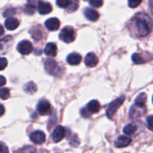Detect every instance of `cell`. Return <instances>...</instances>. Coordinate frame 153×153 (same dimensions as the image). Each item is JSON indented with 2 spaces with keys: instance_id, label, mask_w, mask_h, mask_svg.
<instances>
[{
  "instance_id": "obj_25",
  "label": "cell",
  "mask_w": 153,
  "mask_h": 153,
  "mask_svg": "<svg viewBox=\"0 0 153 153\" xmlns=\"http://www.w3.org/2000/svg\"><path fill=\"white\" fill-rule=\"evenodd\" d=\"M56 3L58 7L66 8V7H70L71 1L70 0H56Z\"/></svg>"
},
{
  "instance_id": "obj_39",
  "label": "cell",
  "mask_w": 153,
  "mask_h": 153,
  "mask_svg": "<svg viewBox=\"0 0 153 153\" xmlns=\"http://www.w3.org/2000/svg\"><path fill=\"white\" fill-rule=\"evenodd\" d=\"M152 102H153V97H152Z\"/></svg>"
},
{
  "instance_id": "obj_17",
  "label": "cell",
  "mask_w": 153,
  "mask_h": 153,
  "mask_svg": "<svg viewBox=\"0 0 153 153\" xmlns=\"http://www.w3.org/2000/svg\"><path fill=\"white\" fill-rule=\"evenodd\" d=\"M44 52L46 55L50 57H55L57 54V46L54 43H49L45 47Z\"/></svg>"
},
{
  "instance_id": "obj_14",
  "label": "cell",
  "mask_w": 153,
  "mask_h": 153,
  "mask_svg": "<svg viewBox=\"0 0 153 153\" xmlns=\"http://www.w3.org/2000/svg\"><path fill=\"white\" fill-rule=\"evenodd\" d=\"M84 13H85V17L88 20L92 21V22L97 21L99 19V17H100V14H99L98 12L92 8H86L85 10Z\"/></svg>"
},
{
  "instance_id": "obj_38",
  "label": "cell",
  "mask_w": 153,
  "mask_h": 153,
  "mask_svg": "<svg viewBox=\"0 0 153 153\" xmlns=\"http://www.w3.org/2000/svg\"><path fill=\"white\" fill-rule=\"evenodd\" d=\"M149 5H150L151 10H152V12L153 13V0H150V1H149Z\"/></svg>"
},
{
  "instance_id": "obj_21",
  "label": "cell",
  "mask_w": 153,
  "mask_h": 153,
  "mask_svg": "<svg viewBox=\"0 0 153 153\" xmlns=\"http://www.w3.org/2000/svg\"><path fill=\"white\" fill-rule=\"evenodd\" d=\"M31 37L36 40H40L42 38V31L40 28H33L31 31Z\"/></svg>"
},
{
  "instance_id": "obj_13",
  "label": "cell",
  "mask_w": 153,
  "mask_h": 153,
  "mask_svg": "<svg viewBox=\"0 0 153 153\" xmlns=\"http://www.w3.org/2000/svg\"><path fill=\"white\" fill-rule=\"evenodd\" d=\"M37 10L40 14H47L52 10V7L49 3L40 1L37 4Z\"/></svg>"
},
{
  "instance_id": "obj_27",
  "label": "cell",
  "mask_w": 153,
  "mask_h": 153,
  "mask_svg": "<svg viewBox=\"0 0 153 153\" xmlns=\"http://www.w3.org/2000/svg\"><path fill=\"white\" fill-rule=\"evenodd\" d=\"M90 4L94 7H100L102 5L103 0H89Z\"/></svg>"
},
{
  "instance_id": "obj_33",
  "label": "cell",
  "mask_w": 153,
  "mask_h": 153,
  "mask_svg": "<svg viewBox=\"0 0 153 153\" xmlns=\"http://www.w3.org/2000/svg\"><path fill=\"white\" fill-rule=\"evenodd\" d=\"M147 127L149 130L153 131V115H150L147 117Z\"/></svg>"
},
{
  "instance_id": "obj_24",
  "label": "cell",
  "mask_w": 153,
  "mask_h": 153,
  "mask_svg": "<svg viewBox=\"0 0 153 153\" xmlns=\"http://www.w3.org/2000/svg\"><path fill=\"white\" fill-rule=\"evenodd\" d=\"M10 97V91L7 88H1L0 89V98L1 100H7Z\"/></svg>"
},
{
  "instance_id": "obj_3",
  "label": "cell",
  "mask_w": 153,
  "mask_h": 153,
  "mask_svg": "<svg viewBox=\"0 0 153 153\" xmlns=\"http://www.w3.org/2000/svg\"><path fill=\"white\" fill-rule=\"evenodd\" d=\"M124 100H125V97L122 96V97L114 100L113 102H111L109 104L108 108L107 111H106V115H107V117L109 119H111L113 117L114 115L117 112V111L118 110V108L123 105Z\"/></svg>"
},
{
  "instance_id": "obj_18",
  "label": "cell",
  "mask_w": 153,
  "mask_h": 153,
  "mask_svg": "<svg viewBox=\"0 0 153 153\" xmlns=\"http://www.w3.org/2000/svg\"><path fill=\"white\" fill-rule=\"evenodd\" d=\"M88 110L90 111L91 114L94 113H98L100 111L101 106H100V102L97 100H91L87 105Z\"/></svg>"
},
{
  "instance_id": "obj_35",
  "label": "cell",
  "mask_w": 153,
  "mask_h": 153,
  "mask_svg": "<svg viewBox=\"0 0 153 153\" xmlns=\"http://www.w3.org/2000/svg\"><path fill=\"white\" fill-rule=\"evenodd\" d=\"M6 84V79L3 76H0V87L4 86Z\"/></svg>"
},
{
  "instance_id": "obj_10",
  "label": "cell",
  "mask_w": 153,
  "mask_h": 153,
  "mask_svg": "<svg viewBox=\"0 0 153 153\" xmlns=\"http://www.w3.org/2000/svg\"><path fill=\"white\" fill-rule=\"evenodd\" d=\"M144 107L145 106H140L138 105L134 104V105L131 107V108L130 109V118H131V119H135V118H137L141 116L143 114V112H144V111H143Z\"/></svg>"
},
{
  "instance_id": "obj_7",
  "label": "cell",
  "mask_w": 153,
  "mask_h": 153,
  "mask_svg": "<svg viewBox=\"0 0 153 153\" xmlns=\"http://www.w3.org/2000/svg\"><path fill=\"white\" fill-rule=\"evenodd\" d=\"M66 134V130L61 126H58L52 132V140L55 143H58L63 140Z\"/></svg>"
},
{
  "instance_id": "obj_36",
  "label": "cell",
  "mask_w": 153,
  "mask_h": 153,
  "mask_svg": "<svg viewBox=\"0 0 153 153\" xmlns=\"http://www.w3.org/2000/svg\"><path fill=\"white\" fill-rule=\"evenodd\" d=\"M4 113V108L2 105H0V117L2 116Z\"/></svg>"
},
{
  "instance_id": "obj_26",
  "label": "cell",
  "mask_w": 153,
  "mask_h": 153,
  "mask_svg": "<svg viewBox=\"0 0 153 153\" xmlns=\"http://www.w3.org/2000/svg\"><path fill=\"white\" fill-rule=\"evenodd\" d=\"M25 12L27 14H33L34 12V5L31 2L27 4L25 7Z\"/></svg>"
},
{
  "instance_id": "obj_37",
  "label": "cell",
  "mask_w": 153,
  "mask_h": 153,
  "mask_svg": "<svg viewBox=\"0 0 153 153\" xmlns=\"http://www.w3.org/2000/svg\"><path fill=\"white\" fill-rule=\"evenodd\" d=\"M3 34H4V28H3V27L0 25V36L2 35Z\"/></svg>"
},
{
  "instance_id": "obj_30",
  "label": "cell",
  "mask_w": 153,
  "mask_h": 153,
  "mask_svg": "<svg viewBox=\"0 0 153 153\" xmlns=\"http://www.w3.org/2000/svg\"><path fill=\"white\" fill-rule=\"evenodd\" d=\"M78 1H79V0H72L71 4L69 7V11L73 12L78 8Z\"/></svg>"
},
{
  "instance_id": "obj_29",
  "label": "cell",
  "mask_w": 153,
  "mask_h": 153,
  "mask_svg": "<svg viewBox=\"0 0 153 153\" xmlns=\"http://www.w3.org/2000/svg\"><path fill=\"white\" fill-rule=\"evenodd\" d=\"M16 13V10L13 8H8L4 12V16L5 17H8V18H11L12 16Z\"/></svg>"
},
{
  "instance_id": "obj_2",
  "label": "cell",
  "mask_w": 153,
  "mask_h": 153,
  "mask_svg": "<svg viewBox=\"0 0 153 153\" xmlns=\"http://www.w3.org/2000/svg\"><path fill=\"white\" fill-rule=\"evenodd\" d=\"M59 38L67 43L74 41L76 39V33L74 29L70 26L64 27L60 32Z\"/></svg>"
},
{
  "instance_id": "obj_16",
  "label": "cell",
  "mask_w": 153,
  "mask_h": 153,
  "mask_svg": "<svg viewBox=\"0 0 153 153\" xmlns=\"http://www.w3.org/2000/svg\"><path fill=\"white\" fill-rule=\"evenodd\" d=\"M67 61L70 65H79L82 61V56L78 53H71L67 56Z\"/></svg>"
},
{
  "instance_id": "obj_4",
  "label": "cell",
  "mask_w": 153,
  "mask_h": 153,
  "mask_svg": "<svg viewBox=\"0 0 153 153\" xmlns=\"http://www.w3.org/2000/svg\"><path fill=\"white\" fill-rule=\"evenodd\" d=\"M44 67L46 71L49 74L55 76H59L61 69H60L58 63L55 60L52 59V58H49V59L46 60L44 63Z\"/></svg>"
},
{
  "instance_id": "obj_8",
  "label": "cell",
  "mask_w": 153,
  "mask_h": 153,
  "mask_svg": "<svg viewBox=\"0 0 153 153\" xmlns=\"http://www.w3.org/2000/svg\"><path fill=\"white\" fill-rule=\"evenodd\" d=\"M30 140L34 143L41 144L46 140V135L41 131H35L30 134Z\"/></svg>"
},
{
  "instance_id": "obj_19",
  "label": "cell",
  "mask_w": 153,
  "mask_h": 153,
  "mask_svg": "<svg viewBox=\"0 0 153 153\" xmlns=\"http://www.w3.org/2000/svg\"><path fill=\"white\" fill-rule=\"evenodd\" d=\"M146 99H147L146 94L145 93H141L135 99V104L140 106H144L146 102Z\"/></svg>"
},
{
  "instance_id": "obj_34",
  "label": "cell",
  "mask_w": 153,
  "mask_h": 153,
  "mask_svg": "<svg viewBox=\"0 0 153 153\" xmlns=\"http://www.w3.org/2000/svg\"><path fill=\"white\" fill-rule=\"evenodd\" d=\"M0 153H9L7 146L1 141H0Z\"/></svg>"
},
{
  "instance_id": "obj_5",
  "label": "cell",
  "mask_w": 153,
  "mask_h": 153,
  "mask_svg": "<svg viewBox=\"0 0 153 153\" xmlns=\"http://www.w3.org/2000/svg\"><path fill=\"white\" fill-rule=\"evenodd\" d=\"M37 111L40 115H47L51 113L52 107H51L50 103L46 100H40L38 102L37 106Z\"/></svg>"
},
{
  "instance_id": "obj_12",
  "label": "cell",
  "mask_w": 153,
  "mask_h": 153,
  "mask_svg": "<svg viewBox=\"0 0 153 153\" xmlns=\"http://www.w3.org/2000/svg\"><path fill=\"white\" fill-rule=\"evenodd\" d=\"M99 59L97 58V55H95L93 52H91V53H88V55H86L85 59V63L88 67H94L98 64Z\"/></svg>"
},
{
  "instance_id": "obj_28",
  "label": "cell",
  "mask_w": 153,
  "mask_h": 153,
  "mask_svg": "<svg viewBox=\"0 0 153 153\" xmlns=\"http://www.w3.org/2000/svg\"><path fill=\"white\" fill-rule=\"evenodd\" d=\"M141 1L142 0H128V6L131 8H135L140 5Z\"/></svg>"
},
{
  "instance_id": "obj_20",
  "label": "cell",
  "mask_w": 153,
  "mask_h": 153,
  "mask_svg": "<svg viewBox=\"0 0 153 153\" xmlns=\"http://www.w3.org/2000/svg\"><path fill=\"white\" fill-rule=\"evenodd\" d=\"M136 131H137V126L133 124H128L123 128V132L126 135H131Z\"/></svg>"
},
{
  "instance_id": "obj_23",
  "label": "cell",
  "mask_w": 153,
  "mask_h": 153,
  "mask_svg": "<svg viewBox=\"0 0 153 153\" xmlns=\"http://www.w3.org/2000/svg\"><path fill=\"white\" fill-rule=\"evenodd\" d=\"M131 58H132V61L134 64H140L144 63V61H143V58H142L141 55L138 53H134L131 56Z\"/></svg>"
},
{
  "instance_id": "obj_22",
  "label": "cell",
  "mask_w": 153,
  "mask_h": 153,
  "mask_svg": "<svg viewBox=\"0 0 153 153\" xmlns=\"http://www.w3.org/2000/svg\"><path fill=\"white\" fill-rule=\"evenodd\" d=\"M25 91L28 94H33L37 91V86L34 82H29L25 87Z\"/></svg>"
},
{
  "instance_id": "obj_15",
  "label": "cell",
  "mask_w": 153,
  "mask_h": 153,
  "mask_svg": "<svg viewBox=\"0 0 153 153\" xmlns=\"http://www.w3.org/2000/svg\"><path fill=\"white\" fill-rule=\"evenodd\" d=\"M4 25H5L7 29L13 31V30H15L18 28V26L19 25V22L16 18H7L4 22Z\"/></svg>"
},
{
  "instance_id": "obj_9",
  "label": "cell",
  "mask_w": 153,
  "mask_h": 153,
  "mask_svg": "<svg viewBox=\"0 0 153 153\" xmlns=\"http://www.w3.org/2000/svg\"><path fill=\"white\" fill-rule=\"evenodd\" d=\"M131 143V139L126 135H120L115 140L114 145L117 148H123L128 146Z\"/></svg>"
},
{
  "instance_id": "obj_1",
  "label": "cell",
  "mask_w": 153,
  "mask_h": 153,
  "mask_svg": "<svg viewBox=\"0 0 153 153\" xmlns=\"http://www.w3.org/2000/svg\"><path fill=\"white\" fill-rule=\"evenodd\" d=\"M136 33L139 37H145L150 33L153 26L152 19L146 13H137L132 19Z\"/></svg>"
},
{
  "instance_id": "obj_6",
  "label": "cell",
  "mask_w": 153,
  "mask_h": 153,
  "mask_svg": "<svg viewBox=\"0 0 153 153\" xmlns=\"http://www.w3.org/2000/svg\"><path fill=\"white\" fill-rule=\"evenodd\" d=\"M17 50L22 55H28L33 50V46L28 40H22L17 45Z\"/></svg>"
},
{
  "instance_id": "obj_32",
  "label": "cell",
  "mask_w": 153,
  "mask_h": 153,
  "mask_svg": "<svg viewBox=\"0 0 153 153\" xmlns=\"http://www.w3.org/2000/svg\"><path fill=\"white\" fill-rule=\"evenodd\" d=\"M7 65V61L5 58H0V70H3Z\"/></svg>"
},
{
  "instance_id": "obj_11",
  "label": "cell",
  "mask_w": 153,
  "mask_h": 153,
  "mask_svg": "<svg viewBox=\"0 0 153 153\" xmlns=\"http://www.w3.org/2000/svg\"><path fill=\"white\" fill-rule=\"evenodd\" d=\"M45 25L49 31H57L60 27V21L55 17L50 18L46 21Z\"/></svg>"
},
{
  "instance_id": "obj_31",
  "label": "cell",
  "mask_w": 153,
  "mask_h": 153,
  "mask_svg": "<svg viewBox=\"0 0 153 153\" xmlns=\"http://www.w3.org/2000/svg\"><path fill=\"white\" fill-rule=\"evenodd\" d=\"M81 115L85 118H88L91 117V112L88 110V108H84L81 110Z\"/></svg>"
}]
</instances>
